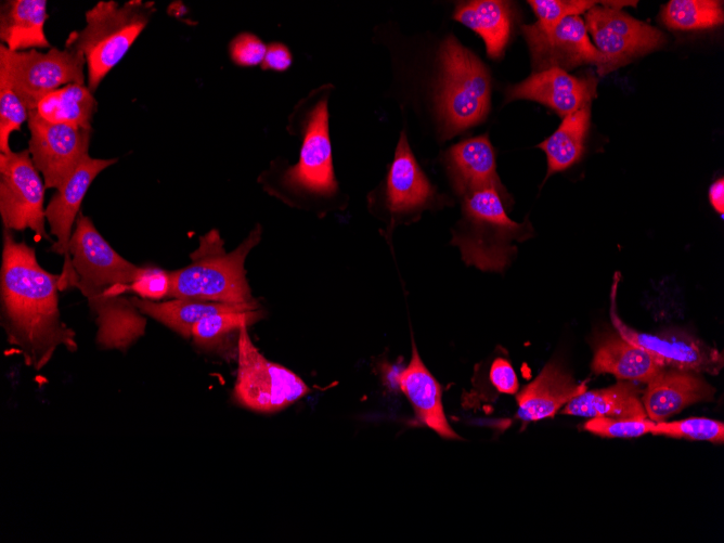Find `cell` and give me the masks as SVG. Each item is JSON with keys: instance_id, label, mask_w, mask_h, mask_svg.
<instances>
[{"instance_id": "cell-36", "label": "cell", "mask_w": 724, "mask_h": 543, "mask_svg": "<svg viewBox=\"0 0 724 543\" xmlns=\"http://www.w3.org/2000/svg\"><path fill=\"white\" fill-rule=\"evenodd\" d=\"M267 44L256 35L243 31L233 37L229 43L231 61L242 67L261 65Z\"/></svg>"}, {"instance_id": "cell-26", "label": "cell", "mask_w": 724, "mask_h": 543, "mask_svg": "<svg viewBox=\"0 0 724 543\" xmlns=\"http://www.w3.org/2000/svg\"><path fill=\"white\" fill-rule=\"evenodd\" d=\"M138 310L166 325L184 338L192 336L193 326L201 320L225 311L258 308L255 301L244 305L206 301L190 298H174L168 301L156 302L130 297Z\"/></svg>"}, {"instance_id": "cell-23", "label": "cell", "mask_w": 724, "mask_h": 543, "mask_svg": "<svg viewBox=\"0 0 724 543\" xmlns=\"http://www.w3.org/2000/svg\"><path fill=\"white\" fill-rule=\"evenodd\" d=\"M46 0H8L0 7V41L11 51L51 49L44 34Z\"/></svg>"}, {"instance_id": "cell-8", "label": "cell", "mask_w": 724, "mask_h": 543, "mask_svg": "<svg viewBox=\"0 0 724 543\" xmlns=\"http://www.w3.org/2000/svg\"><path fill=\"white\" fill-rule=\"evenodd\" d=\"M294 133L301 138L298 161L282 177L283 184L296 192L333 195L337 191L328 128L327 98L310 103L303 99L289 117Z\"/></svg>"}, {"instance_id": "cell-27", "label": "cell", "mask_w": 724, "mask_h": 543, "mask_svg": "<svg viewBox=\"0 0 724 543\" xmlns=\"http://www.w3.org/2000/svg\"><path fill=\"white\" fill-rule=\"evenodd\" d=\"M33 111L52 124L92 130L96 101L88 86L69 83L42 96Z\"/></svg>"}, {"instance_id": "cell-9", "label": "cell", "mask_w": 724, "mask_h": 543, "mask_svg": "<svg viewBox=\"0 0 724 543\" xmlns=\"http://www.w3.org/2000/svg\"><path fill=\"white\" fill-rule=\"evenodd\" d=\"M247 327L238 329L234 400L255 412L275 413L303 398L310 391L306 383L287 367L263 357Z\"/></svg>"}, {"instance_id": "cell-33", "label": "cell", "mask_w": 724, "mask_h": 543, "mask_svg": "<svg viewBox=\"0 0 724 543\" xmlns=\"http://www.w3.org/2000/svg\"><path fill=\"white\" fill-rule=\"evenodd\" d=\"M29 111L9 87L0 85V152L10 153V135L28 120Z\"/></svg>"}, {"instance_id": "cell-12", "label": "cell", "mask_w": 724, "mask_h": 543, "mask_svg": "<svg viewBox=\"0 0 724 543\" xmlns=\"http://www.w3.org/2000/svg\"><path fill=\"white\" fill-rule=\"evenodd\" d=\"M28 150L46 189H60L89 154L92 130L52 124L29 111Z\"/></svg>"}, {"instance_id": "cell-32", "label": "cell", "mask_w": 724, "mask_h": 543, "mask_svg": "<svg viewBox=\"0 0 724 543\" xmlns=\"http://www.w3.org/2000/svg\"><path fill=\"white\" fill-rule=\"evenodd\" d=\"M538 22L533 25L542 30H552L561 20L587 12L598 2L593 0H529Z\"/></svg>"}, {"instance_id": "cell-18", "label": "cell", "mask_w": 724, "mask_h": 543, "mask_svg": "<svg viewBox=\"0 0 724 543\" xmlns=\"http://www.w3.org/2000/svg\"><path fill=\"white\" fill-rule=\"evenodd\" d=\"M448 170L463 197L483 189H504L496 173L495 154L487 134L452 145L447 153Z\"/></svg>"}, {"instance_id": "cell-30", "label": "cell", "mask_w": 724, "mask_h": 543, "mask_svg": "<svg viewBox=\"0 0 724 543\" xmlns=\"http://www.w3.org/2000/svg\"><path fill=\"white\" fill-rule=\"evenodd\" d=\"M262 316L258 308L220 312L197 322L192 329L194 344L204 349H215L234 331L251 325Z\"/></svg>"}, {"instance_id": "cell-35", "label": "cell", "mask_w": 724, "mask_h": 543, "mask_svg": "<svg viewBox=\"0 0 724 543\" xmlns=\"http://www.w3.org/2000/svg\"><path fill=\"white\" fill-rule=\"evenodd\" d=\"M172 288L171 272L157 267H139L138 272L130 284L129 293L146 300H159L170 297Z\"/></svg>"}, {"instance_id": "cell-29", "label": "cell", "mask_w": 724, "mask_h": 543, "mask_svg": "<svg viewBox=\"0 0 724 543\" xmlns=\"http://www.w3.org/2000/svg\"><path fill=\"white\" fill-rule=\"evenodd\" d=\"M663 24L675 30H699L723 24V2L716 0H672L662 7Z\"/></svg>"}, {"instance_id": "cell-2", "label": "cell", "mask_w": 724, "mask_h": 543, "mask_svg": "<svg viewBox=\"0 0 724 543\" xmlns=\"http://www.w3.org/2000/svg\"><path fill=\"white\" fill-rule=\"evenodd\" d=\"M138 269L100 233H86L69 246L59 288L75 287L85 296L95 314L101 349L125 351L145 333L144 314L125 296Z\"/></svg>"}, {"instance_id": "cell-10", "label": "cell", "mask_w": 724, "mask_h": 543, "mask_svg": "<svg viewBox=\"0 0 724 543\" xmlns=\"http://www.w3.org/2000/svg\"><path fill=\"white\" fill-rule=\"evenodd\" d=\"M585 12L584 23L596 49L606 59L598 75H607L634 59L661 48L665 42L662 31L638 21L621 10L636 1H603Z\"/></svg>"}, {"instance_id": "cell-6", "label": "cell", "mask_w": 724, "mask_h": 543, "mask_svg": "<svg viewBox=\"0 0 724 543\" xmlns=\"http://www.w3.org/2000/svg\"><path fill=\"white\" fill-rule=\"evenodd\" d=\"M463 209L470 229L454 234L452 244L458 247L464 262L481 271H503L516 254L512 241L527 236V223L514 222L507 216L494 189L465 196Z\"/></svg>"}, {"instance_id": "cell-11", "label": "cell", "mask_w": 724, "mask_h": 543, "mask_svg": "<svg viewBox=\"0 0 724 543\" xmlns=\"http://www.w3.org/2000/svg\"><path fill=\"white\" fill-rule=\"evenodd\" d=\"M44 190L28 148L0 154V217L4 229H28L38 240L52 242L46 230Z\"/></svg>"}, {"instance_id": "cell-22", "label": "cell", "mask_w": 724, "mask_h": 543, "mask_svg": "<svg viewBox=\"0 0 724 543\" xmlns=\"http://www.w3.org/2000/svg\"><path fill=\"white\" fill-rule=\"evenodd\" d=\"M591 367L595 374H612L622 380L646 384L664 369L645 349L618 332L605 335L596 344Z\"/></svg>"}, {"instance_id": "cell-1", "label": "cell", "mask_w": 724, "mask_h": 543, "mask_svg": "<svg viewBox=\"0 0 724 543\" xmlns=\"http://www.w3.org/2000/svg\"><path fill=\"white\" fill-rule=\"evenodd\" d=\"M59 281L60 273L52 274L39 264L34 247L3 230L1 325L8 342L35 371L43 369L59 347L77 350L75 332L61 319Z\"/></svg>"}, {"instance_id": "cell-39", "label": "cell", "mask_w": 724, "mask_h": 543, "mask_svg": "<svg viewBox=\"0 0 724 543\" xmlns=\"http://www.w3.org/2000/svg\"><path fill=\"white\" fill-rule=\"evenodd\" d=\"M709 201L721 216L724 214V179L720 178L709 189Z\"/></svg>"}, {"instance_id": "cell-5", "label": "cell", "mask_w": 724, "mask_h": 543, "mask_svg": "<svg viewBox=\"0 0 724 543\" xmlns=\"http://www.w3.org/2000/svg\"><path fill=\"white\" fill-rule=\"evenodd\" d=\"M441 85L438 111L450 138L483 121L490 109L491 78L482 62L453 36L439 50Z\"/></svg>"}, {"instance_id": "cell-13", "label": "cell", "mask_w": 724, "mask_h": 543, "mask_svg": "<svg viewBox=\"0 0 724 543\" xmlns=\"http://www.w3.org/2000/svg\"><path fill=\"white\" fill-rule=\"evenodd\" d=\"M618 280L611 290L610 318L617 332L630 342L642 347L665 369L695 373L717 374L723 367L722 353L682 332L647 334L628 326L616 312V290Z\"/></svg>"}, {"instance_id": "cell-3", "label": "cell", "mask_w": 724, "mask_h": 543, "mask_svg": "<svg viewBox=\"0 0 724 543\" xmlns=\"http://www.w3.org/2000/svg\"><path fill=\"white\" fill-rule=\"evenodd\" d=\"M257 225L233 251L227 253L217 229L199 237L198 247L190 255L191 262L171 272L170 297L244 305L253 302L246 281L244 262L259 243Z\"/></svg>"}, {"instance_id": "cell-37", "label": "cell", "mask_w": 724, "mask_h": 543, "mask_svg": "<svg viewBox=\"0 0 724 543\" xmlns=\"http://www.w3.org/2000/svg\"><path fill=\"white\" fill-rule=\"evenodd\" d=\"M490 380L502 393L513 395L518 390V379L512 364L504 358H497L490 367Z\"/></svg>"}, {"instance_id": "cell-21", "label": "cell", "mask_w": 724, "mask_h": 543, "mask_svg": "<svg viewBox=\"0 0 724 543\" xmlns=\"http://www.w3.org/2000/svg\"><path fill=\"white\" fill-rule=\"evenodd\" d=\"M434 195V190L418 166L401 132L387 176V203L393 214L410 212L423 207Z\"/></svg>"}, {"instance_id": "cell-19", "label": "cell", "mask_w": 724, "mask_h": 543, "mask_svg": "<svg viewBox=\"0 0 724 543\" xmlns=\"http://www.w3.org/2000/svg\"><path fill=\"white\" fill-rule=\"evenodd\" d=\"M585 390L584 384L576 383L570 374L552 361L517 393V417L525 423L553 417Z\"/></svg>"}, {"instance_id": "cell-14", "label": "cell", "mask_w": 724, "mask_h": 543, "mask_svg": "<svg viewBox=\"0 0 724 543\" xmlns=\"http://www.w3.org/2000/svg\"><path fill=\"white\" fill-rule=\"evenodd\" d=\"M522 33L538 72L550 67L567 70L584 64L596 65L598 72L606 64L579 15L561 20L550 31H542L530 24L522 26Z\"/></svg>"}, {"instance_id": "cell-17", "label": "cell", "mask_w": 724, "mask_h": 543, "mask_svg": "<svg viewBox=\"0 0 724 543\" xmlns=\"http://www.w3.org/2000/svg\"><path fill=\"white\" fill-rule=\"evenodd\" d=\"M713 396L714 389L698 373L664 367L647 383L642 403L647 418L657 423Z\"/></svg>"}, {"instance_id": "cell-20", "label": "cell", "mask_w": 724, "mask_h": 543, "mask_svg": "<svg viewBox=\"0 0 724 543\" xmlns=\"http://www.w3.org/2000/svg\"><path fill=\"white\" fill-rule=\"evenodd\" d=\"M397 382L409 399L418 422L442 438H460L447 421L441 386L422 361L414 342L411 360L398 374Z\"/></svg>"}, {"instance_id": "cell-16", "label": "cell", "mask_w": 724, "mask_h": 543, "mask_svg": "<svg viewBox=\"0 0 724 543\" xmlns=\"http://www.w3.org/2000/svg\"><path fill=\"white\" fill-rule=\"evenodd\" d=\"M117 158H92L89 154L70 177L56 190L46 207V219L55 237L50 251L65 256L86 193L100 172L117 163Z\"/></svg>"}, {"instance_id": "cell-24", "label": "cell", "mask_w": 724, "mask_h": 543, "mask_svg": "<svg viewBox=\"0 0 724 543\" xmlns=\"http://www.w3.org/2000/svg\"><path fill=\"white\" fill-rule=\"evenodd\" d=\"M641 389L630 380L607 388L584 391L574 397L561 413L583 417L647 418Z\"/></svg>"}, {"instance_id": "cell-34", "label": "cell", "mask_w": 724, "mask_h": 543, "mask_svg": "<svg viewBox=\"0 0 724 543\" xmlns=\"http://www.w3.org/2000/svg\"><path fill=\"white\" fill-rule=\"evenodd\" d=\"M654 425L655 422L649 418L593 417L585 422L583 428L605 438H637L650 434Z\"/></svg>"}, {"instance_id": "cell-7", "label": "cell", "mask_w": 724, "mask_h": 543, "mask_svg": "<svg viewBox=\"0 0 724 543\" xmlns=\"http://www.w3.org/2000/svg\"><path fill=\"white\" fill-rule=\"evenodd\" d=\"M85 64L83 54L72 48L11 51L0 44V85L33 111L46 94L69 83L85 85Z\"/></svg>"}, {"instance_id": "cell-28", "label": "cell", "mask_w": 724, "mask_h": 543, "mask_svg": "<svg viewBox=\"0 0 724 543\" xmlns=\"http://www.w3.org/2000/svg\"><path fill=\"white\" fill-rule=\"evenodd\" d=\"M591 104L563 118L559 127L547 139L538 144L547 159V173L564 171L580 160L585 150L590 127Z\"/></svg>"}, {"instance_id": "cell-15", "label": "cell", "mask_w": 724, "mask_h": 543, "mask_svg": "<svg viewBox=\"0 0 724 543\" xmlns=\"http://www.w3.org/2000/svg\"><path fill=\"white\" fill-rule=\"evenodd\" d=\"M597 80L593 76L577 77L559 67H550L533 73L506 91V101L530 100L566 117L591 104L597 95Z\"/></svg>"}, {"instance_id": "cell-31", "label": "cell", "mask_w": 724, "mask_h": 543, "mask_svg": "<svg viewBox=\"0 0 724 543\" xmlns=\"http://www.w3.org/2000/svg\"><path fill=\"white\" fill-rule=\"evenodd\" d=\"M650 434L723 444L724 424L704 417H691L674 422L662 421L655 423Z\"/></svg>"}, {"instance_id": "cell-38", "label": "cell", "mask_w": 724, "mask_h": 543, "mask_svg": "<svg viewBox=\"0 0 724 543\" xmlns=\"http://www.w3.org/2000/svg\"><path fill=\"white\" fill-rule=\"evenodd\" d=\"M292 62L293 55L287 46L281 42H271L267 44L261 68L272 72H285L290 67Z\"/></svg>"}, {"instance_id": "cell-4", "label": "cell", "mask_w": 724, "mask_h": 543, "mask_svg": "<svg viewBox=\"0 0 724 543\" xmlns=\"http://www.w3.org/2000/svg\"><path fill=\"white\" fill-rule=\"evenodd\" d=\"M154 12L152 1L131 0L119 4L102 0L85 13V27L72 33L65 47L83 54L87 86L92 92L126 55Z\"/></svg>"}, {"instance_id": "cell-25", "label": "cell", "mask_w": 724, "mask_h": 543, "mask_svg": "<svg viewBox=\"0 0 724 543\" xmlns=\"http://www.w3.org/2000/svg\"><path fill=\"white\" fill-rule=\"evenodd\" d=\"M455 21L477 33L492 59L503 55L512 29V10L507 1L474 0L456 4Z\"/></svg>"}]
</instances>
